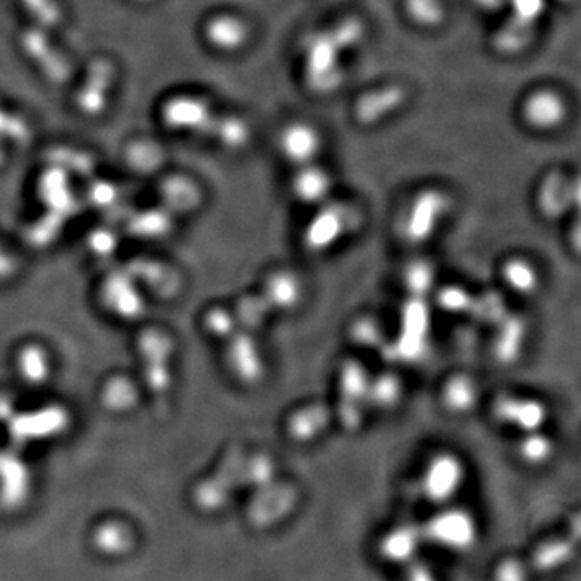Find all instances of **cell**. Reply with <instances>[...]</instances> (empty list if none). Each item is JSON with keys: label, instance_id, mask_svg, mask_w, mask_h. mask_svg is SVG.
<instances>
[{"label": "cell", "instance_id": "2", "mask_svg": "<svg viewBox=\"0 0 581 581\" xmlns=\"http://www.w3.org/2000/svg\"><path fill=\"white\" fill-rule=\"evenodd\" d=\"M362 212L359 207L344 201H327L318 205L314 217L310 218L302 244L310 254H327L343 243L362 226Z\"/></svg>", "mask_w": 581, "mask_h": 581}, {"label": "cell", "instance_id": "6", "mask_svg": "<svg viewBox=\"0 0 581 581\" xmlns=\"http://www.w3.org/2000/svg\"><path fill=\"white\" fill-rule=\"evenodd\" d=\"M372 375L359 360H344L338 375V407L336 417L344 430L362 427L368 409V386Z\"/></svg>", "mask_w": 581, "mask_h": 581}, {"label": "cell", "instance_id": "18", "mask_svg": "<svg viewBox=\"0 0 581 581\" xmlns=\"http://www.w3.org/2000/svg\"><path fill=\"white\" fill-rule=\"evenodd\" d=\"M536 30L538 26L527 25L509 15L498 30L494 31L491 46L499 55L515 57L530 49L536 38Z\"/></svg>", "mask_w": 581, "mask_h": 581}, {"label": "cell", "instance_id": "23", "mask_svg": "<svg viewBox=\"0 0 581 581\" xmlns=\"http://www.w3.org/2000/svg\"><path fill=\"white\" fill-rule=\"evenodd\" d=\"M575 556V543L570 538H552L535 549L531 564L540 572H552L569 564Z\"/></svg>", "mask_w": 581, "mask_h": 581}, {"label": "cell", "instance_id": "30", "mask_svg": "<svg viewBox=\"0 0 581 581\" xmlns=\"http://www.w3.org/2000/svg\"><path fill=\"white\" fill-rule=\"evenodd\" d=\"M438 297L441 309L446 310V312H452V314L469 312L470 307H472L473 297L465 289L459 288V286H449V288L441 289Z\"/></svg>", "mask_w": 581, "mask_h": 581}, {"label": "cell", "instance_id": "35", "mask_svg": "<svg viewBox=\"0 0 581 581\" xmlns=\"http://www.w3.org/2000/svg\"><path fill=\"white\" fill-rule=\"evenodd\" d=\"M473 5L486 15H496L507 9V0H472Z\"/></svg>", "mask_w": 581, "mask_h": 581}, {"label": "cell", "instance_id": "7", "mask_svg": "<svg viewBox=\"0 0 581 581\" xmlns=\"http://www.w3.org/2000/svg\"><path fill=\"white\" fill-rule=\"evenodd\" d=\"M491 417L502 427L519 431L522 435L528 431L543 430L548 422L549 409L541 399L502 393L491 404Z\"/></svg>", "mask_w": 581, "mask_h": 581}, {"label": "cell", "instance_id": "26", "mask_svg": "<svg viewBox=\"0 0 581 581\" xmlns=\"http://www.w3.org/2000/svg\"><path fill=\"white\" fill-rule=\"evenodd\" d=\"M328 33L331 34V38L335 39L339 49L344 54H349V52L357 51L362 46V42L367 38V26L360 18L347 17L328 28Z\"/></svg>", "mask_w": 581, "mask_h": 581}, {"label": "cell", "instance_id": "9", "mask_svg": "<svg viewBox=\"0 0 581 581\" xmlns=\"http://www.w3.org/2000/svg\"><path fill=\"white\" fill-rule=\"evenodd\" d=\"M569 107L561 92L554 89H536L522 104L523 122L535 131H554L564 125Z\"/></svg>", "mask_w": 581, "mask_h": 581}, {"label": "cell", "instance_id": "31", "mask_svg": "<svg viewBox=\"0 0 581 581\" xmlns=\"http://www.w3.org/2000/svg\"><path fill=\"white\" fill-rule=\"evenodd\" d=\"M215 38L222 46L238 47L246 38V28L241 21L226 18V20L218 21V25L215 26Z\"/></svg>", "mask_w": 581, "mask_h": 581}, {"label": "cell", "instance_id": "8", "mask_svg": "<svg viewBox=\"0 0 581 581\" xmlns=\"http://www.w3.org/2000/svg\"><path fill=\"white\" fill-rule=\"evenodd\" d=\"M407 91L401 84H385L370 89L354 105V118L362 126H375L386 122L406 105Z\"/></svg>", "mask_w": 581, "mask_h": 581}, {"label": "cell", "instance_id": "15", "mask_svg": "<svg viewBox=\"0 0 581 581\" xmlns=\"http://www.w3.org/2000/svg\"><path fill=\"white\" fill-rule=\"evenodd\" d=\"M304 283L291 270H278L268 276L264 296L268 307L276 312H293L304 301Z\"/></svg>", "mask_w": 581, "mask_h": 581}, {"label": "cell", "instance_id": "36", "mask_svg": "<svg viewBox=\"0 0 581 581\" xmlns=\"http://www.w3.org/2000/svg\"><path fill=\"white\" fill-rule=\"evenodd\" d=\"M559 2H562V4H572L575 0H559Z\"/></svg>", "mask_w": 581, "mask_h": 581}, {"label": "cell", "instance_id": "10", "mask_svg": "<svg viewBox=\"0 0 581 581\" xmlns=\"http://www.w3.org/2000/svg\"><path fill=\"white\" fill-rule=\"evenodd\" d=\"M536 204L546 218L564 217L572 207L580 204V183L577 178L572 180L565 173L554 170L541 181Z\"/></svg>", "mask_w": 581, "mask_h": 581}, {"label": "cell", "instance_id": "13", "mask_svg": "<svg viewBox=\"0 0 581 581\" xmlns=\"http://www.w3.org/2000/svg\"><path fill=\"white\" fill-rule=\"evenodd\" d=\"M423 543L422 527L414 523H399L381 536L378 554L388 564L404 567L418 557Z\"/></svg>", "mask_w": 581, "mask_h": 581}, {"label": "cell", "instance_id": "22", "mask_svg": "<svg viewBox=\"0 0 581 581\" xmlns=\"http://www.w3.org/2000/svg\"><path fill=\"white\" fill-rule=\"evenodd\" d=\"M515 452L528 467H541L548 464L556 454V443L543 430L528 431L520 435Z\"/></svg>", "mask_w": 581, "mask_h": 581}, {"label": "cell", "instance_id": "1", "mask_svg": "<svg viewBox=\"0 0 581 581\" xmlns=\"http://www.w3.org/2000/svg\"><path fill=\"white\" fill-rule=\"evenodd\" d=\"M344 52L328 30L315 31L302 42V72L307 89L317 96H330L346 80Z\"/></svg>", "mask_w": 581, "mask_h": 581}, {"label": "cell", "instance_id": "20", "mask_svg": "<svg viewBox=\"0 0 581 581\" xmlns=\"http://www.w3.org/2000/svg\"><path fill=\"white\" fill-rule=\"evenodd\" d=\"M404 393H406L404 381L396 373L383 372L372 375L368 386V409L389 414L401 406Z\"/></svg>", "mask_w": 581, "mask_h": 581}, {"label": "cell", "instance_id": "16", "mask_svg": "<svg viewBox=\"0 0 581 581\" xmlns=\"http://www.w3.org/2000/svg\"><path fill=\"white\" fill-rule=\"evenodd\" d=\"M331 410L323 404H309L294 410L286 422V433L296 443H312L327 431L331 422Z\"/></svg>", "mask_w": 581, "mask_h": 581}, {"label": "cell", "instance_id": "24", "mask_svg": "<svg viewBox=\"0 0 581 581\" xmlns=\"http://www.w3.org/2000/svg\"><path fill=\"white\" fill-rule=\"evenodd\" d=\"M402 283L414 299H425L436 285V268L427 259H412L402 270Z\"/></svg>", "mask_w": 581, "mask_h": 581}, {"label": "cell", "instance_id": "29", "mask_svg": "<svg viewBox=\"0 0 581 581\" xmlns=\"http://www.w3.org/2000/svg\"><path fill=\"white\" fill-rule=\"evenodd\" d=\"M507 9L515 20L538 26L548 10V0H507Z\"/></svg>", "mask_w": 581, "mask_h": 581}, {"label": "cell", "instance_id": "21", "mask_svg": "<svg viewBox=\"0 0 581 581\" xmlns=\"http://www.w3.org/2000/svg\"><path fill=\"white\" fill-rule=\"evenodd\" d=\"M502 280L512 293L530 297L541 288V273L531 260L525 257H510L502 265Z\"/></svg>", "mask_w": 581, "mask_h": 581}, {"label": "cell", "instance_id": "28", "mask_svg": "<svg viewBox=\"0 0 581 581\" xmlns=\"http://www.w3.org/2000/svg\"><path fill=\"white\" fill-rule=\"evenodd\" d=\"M349 336L357 346L365 347V349L388 346L380 322L372 317H360L354 320L349 328Z\"/></svg>", "mask_w": 581, "mask_h": 581}, {"label": "cell", "instance_id": "11", "mask_svg": "<svg viewBox=\"0 0 581 581\" xmlns=\"http://www.w3.org/2000/svg\"><path fill=\"white\" fill-rule=\"evenodd\" d=\"M280 151L294 167L314 164L322 152V133L307 122H293L281 130Z\"/></svg>", "mask_w": 581, "mask_h": 581}, {"label": "cell", "instance_id": "17", "mask_svg": "<svg viewBox=\"0 0 581 581\" xmlns=\"http://www.w3.org/2000/svg\"><path fill=\"white\" fill-rule=\"evenodd\" d=\"M480 401V386L467 373H456L446 380L441 389V402L452 415H467Z\"/></svg>", "mask_w": 581, "mask_h": 581}, {"label": "cell", "instance_id": "25", "mask_svg": "<svg viewBox=\"0 0 581 581\" xmlns=\"http://www.w3.org/2000/svg\"><path fill=\"white\" fill-rule=\"evenodd\" d=\"M404 10L418 28H438L446 20L443 0H404Z\"/></svg>", "mask_w": 581, "mask_h": 581}, {"label": "cell", "instance_id": "34", "mask_svg": "<svg viewBox=\"0 0 581 581\" xmlns=\"http://www.w3.org/2000/svg\"><path fill=\"white\" fill-rule=\"evenodd\" d=\"M402 569L406 570L407 578H410V580H431V578L435 577L433 572H431L430 565L418 561L417 557H415L414 561L404 565Z\"/></svg>", "mask_w": 581, "mask_h": 581}, {"label": "cell", "instance_id": "32", "mask_svg": "<svg viewBox=\"0 0 581 581\" xmlns=\"http://www.w3.org/2000/svg\"><path fill=\"white\" fill-rule=\"evenodd\" d=\"M235 315L228 314L226 310H214L209 315V328L212 333L220 336L235 335Z\"/></svg>", "mask_w": 581, "mask_h": 581}, {"label": "cell", "instance_id": "3", "mask_svg": "<svg viewBox=\"0 0 581 581\" xmlns=\"http://www.w3.org/2000/svg\"><path fill=\"white\" fill-rule=\"evenodd\" d=\"M452 210V199L439 188L418 191L399 220V236L412 247L425 246L438 235Z\"/></svg>", "mask_w": 581, "mask_h": 581}, {"label": "cell", "instance_id": "5", "mask_svg": "<svg viewBox=\"0 0 581 581\" xmlns=\"http://www.w3.org/2000/svg\"><path fill=\"white\" fill-rule=\"evenodd\" d=\"M467 481V465L451 451H441L427 460L420 473V491L433 506L456 501Z\"/></svg>", "mask_w": 581, "mask_h": 581}, {"label": "cell", "instance_id": "14", "mask_svg": "<svg viewBox=\"0 0 581 581\" xmlns=\"http://www.w3.org/2000/svg\"><path fill=\"white\" fill-rule=\"evenodd\" d=\"M291 191L297 202L310 207H318L330 201L331 191H333V178L325 168L318 167L317 164L297 167L291 181Z\"/></svg>", "mask_w": 581, "mask_h": 581}, {"label": "cell", "instance_id": "12", "mask_svg": "<svg viewBox=\"0 0 581 581\" xmlns=\"http://www.w3.org/2000/svg\"><path fill=\"white\" fill-rule=\"evenodd\" d=\"M228 367L243 385L254 386L265 378V359L259 344L249 333L231 335Z\"/></svg>", "mask_w": 581, "mask_h": 581}, {"label": "cell", "instance_id": "27", "mask_svg": "<svg viewBox=\"0 0 581 581\" xmlns=\"http://www.w3.org/2000/svg\"><path fill=\"white\" fill-rule=\"evenodd\" d=\"M49 359L42 347L28 346L21 351L18 357V368H20L21 377L30 383H42L49 375Z\"/></svg>", "mask_w": 581, "mask_h": 581}, {"label": "cell", "instance_id": "4", "mask_svg": "<svg viewBox=\"0 0 581 581\" xmlns=\"http://www.w3.org/2000/svg\"><path fill=\"white\" fill-rule=\"evenodd\" d=\"M423 540L444 551L464 554L477 546L480 538L478 520L464 507L441 506L422 525Z\"/></svg>", "mask_w": 581, "mask_h": 581}, {"label": "cell", "instance_id": "19", "mask_svg": "<svg viewBox=\"0 0 581 581\" xmlns=\"http://www.w3.org/2000/svg\"><path fill=\"white\" fill-rule=\"evenodd\" d=\"M525 339H527V325L522 318L504 315L498 322V331L494 336V357L501 364H512L522 354Z\"/></svg>", "mask_w": 581, "mask_h": 581}, {"label": "cell", "instance_id": "33", "mask_svg": "<svg viewBox=\"0 0 581 581\" xmlns=\"http://www.w3.org/2000/svg\"><path fill=\"white\" fill-rule=\"evenodd\" d=\"M527 567L517 559H504L496 567V578L504 581H520L527 578Z\"/></svg>", "mask_w": 581, "mask_h": 581}]
</instances>
